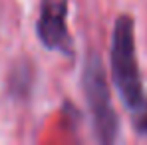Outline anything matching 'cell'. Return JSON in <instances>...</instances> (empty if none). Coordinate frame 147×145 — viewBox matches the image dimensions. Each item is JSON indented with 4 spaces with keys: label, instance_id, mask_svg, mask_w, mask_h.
Segmentation results:
<instances>
[{
    "label": "cell",
    "instance_id": "1",
    "mask_svg": "<svg viewBox=\"0 0 147 145\" xmlns=\"http://www.w3.org/2000/svg\"><path fill=\"white\" fill-rule=\"evenodd\" d=\"M111 76L131 115V123L137 133L147 135V94L137 62L135 48V22L129 14H121L111 32Z\"/></svg>",
    "mask_w": 147,
    "mask_h": 145
},
{
    "label": "cell",
    "instance_id": "2",
    "mask_svg": "<svg viewBox=\"0 0 147 145\" xmlns=\"http://www.w3.org/2000/svg\"><path fill=\"white\" fill-rule=\"evenodd\" d=\"M82 88L86 94V101L90 107L94 133L101 143H113L119 133V121L115 109L111 105L109 84L105 78V70L98 54L90 52L84 64L82 74Z\"/></svg>",
    "mask_w": 147,
    "mask_h": 145
},
{
    "label": "cell",
    "instance_id": "3",
    "mask_svg": "<svg viewBox=\"0 0 147 145\" xmlns=\"http://www.w3.org/2000/svg\"><path fill=\"white\" fill-rule=\"evenodd\" d=\"M68 0H42L40 18L36 22L38 40L44 48L74 56V40L68 30Z\"/></svg>",
    "mask_w": 147,
    "mask_h": 145
},
{
    "label": "cell",
    "instance_id": "4",
    "mask_svg": "<svg viewBox=\"0 0 147 145\" xmlns=\"http://www.w3.org/2000/svg\"><path fill=\"white\" fill-rule=\"evenodd\" d=\"M26 70V66H18L16 68V72H18V76H12L10 78V88H12V92L14 94H26V90L30 88V82H32V74H28V76H22Z\"/></svg>",
    "mask_w": 147,
    "mask_h": 145
}]
</instances>
